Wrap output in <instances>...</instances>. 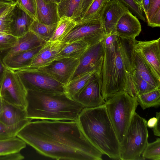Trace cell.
Wrapping results in <instances>:
<instances>
[{"label":"cell","instance_id":"cell-29","mask_svg":"<svg viewBox=\"0 0 160 160\" xmlns=\"http://www.w3.org/2000/svg\"><path fill=\"white\" fill-rule=\"evenodd\" d=\"M110 0H93L86 12L76 23L101 18L104 8Z\"/></svg>","mask_w":160,"mask_h":160},{"label":"cell","instance_id":"cell-1","mask_svg":"<svg viewBox=\"0 0 160 160\" xmlns=\"http://www.w3.org/2000/svg\"><path fill=\"white\" fill-rule=\"evenodd\" d=\"M16 136L40 154L53 159L102 160V154L86 138L76 121H31Z\"/></svg>","mask_w":160,"mask_h":160},{"label":"cell","instance_id":"cell-14","mask_svg":"<svg viewBox=\"0 0 160 160\" xmlns=\"http://www.w3.org/2000/svg\"><path fill=\"white\" fill-rule=\"evenodd\" d=\"M128 10V9L118 0H110L107 3L101 17L105 35L114 34L118 21Z\"/></svg>","mask_w":160,"mask_h":160},{"label":"cell","instance_id":"cell-43","mask_svg":"<svg viewBox=\"0 0 160 160\" xmlns=\"http://www.w3.org/2000/svg\"><path fill=\"white\" fill-rule=\"evenodd\" d=\"M150 0H142L141 8L142 11L145 15V18L147 16L149 9Z\"/></svg>","mask_w":160,"mask_h":160},{"label":"cell","instance_id":"cell-2","mask_svg":"<svg viewBox=\"0 0 160 160\" xmlns=\"http://www.w3.org/2000/svg\"><path fill=\"white\" fill-rule=\"evenodd\" d=\"M132 40L112 34L105 35L102 40L104 53L101 90L105 101L118 92L125 91L127 64Z\"/></svg>","mask_w":160,"mask_h":160},{"label":"cell","instance_id":"cell-8","mask_svg":"<svg viewBox=\"0 0 160 160\" xmlns=\"http://www.w3.org/2000/svg\"><path fill=\"white\" fill-rule=\"evenodd\" d=\"M105 35L101 18L77 23L61 41L69 43L82 41L91 46L102 41Z\"/></svg>","mask_w":160,"mask_h":160},{"label":"cell","instance_id":"cell-23","mask_svg":"<svg viewBox=\"0 0 160 160\" xmlns=\"http://www.w3.org/2000/svg\"><path fill=\"white\" fill-rule=\"evenodd\" d=\"M82 0H61L58 4V11L60 19L66 17L72 19L76 22L78 21Z\"/></svg>","mask_w":160,"mask_h":160},{"label":"cell","instance_id":"cell-28","mask_svg":"<svg viewBox=\"0 0 160 160\" xmlns=\"http://www.w3.org/2000/svg\"><path fill=\"white\" fill-rule=\"evenodd\" d=\"M58 23L46 25L34 20L29 28V31L34 33L47 42L50 41L56 28Z\"/></svg>","mask_w":160,"mask_h":160},{"label":"cell","instance_id":"cell-20","mask_svg":"<svg viewBox=\"0 0 160 160\" xmlns=\"http://www.w3.org/2000/svg\"><path fill=\"white\" fill-rule=\"evenodd\" d=\"M132 58L136 73L150 84L160 88V79L158 78L150 65L135 50L134 46L132 52Z\"/></svg>","mask_w":160,"mask_h":160},{"label":"cell","instance_id":"cell-38","mask_svg":"<svg viewBox=\"0 0 160 160\" xmlns=\"http://www.w3.org/2000/svg\"><path fill=\"white\" fill-rule=\"evenodd\" d=\"M24 158V157L20 152L0 156V160H21Z\"/></svg>","mask_w":160,"mask_h":160},{"label":"cell","instance_id":"cell-13","mask_svg":"<svg viewBox=\"0 0 160 160\" xmlns=\"http://www.w3.org/2000/svg\"><path fill=\"white\" fill-rule=\"evenodd\" d=\"M134 48L150 65L160 79V38L148 41L136 40Z\"/></svg>","mask_w":160,"mask_h":160},{"label":"cell","instance_id":"cell-46","mask_svg":"<svg viewBox=\"0 0 160 160\" xmlns=\"http://www.w3.org/2000/svg\"><path fill=\"white\" fill-rule=\"evenodd\" d=\"M4 100L0 96V115L3 109Z\"/></svg>","mask_w":160,"mask_h":160},{"label":"cell","instance_id":"cell-16","mask_svg":"<svg viewBox=\"0 0 160 160\" xmlns=\"http://www.w3.org/2000/svg\"><path fill=\"white\" fill-rule=\"evenodd\" d=\"M67 44L60 42H47L33 58L29 66L22 69H35L48 64L55 59Z\"/></svg>","mask_w":160,"mask_h":160},{"label":"cell","instance_id":"cell-26","mask_svg":"<svg viewBox=\"0 0 160 160\" xmlns=\"http://www.w3.org/2000/svg\"><path fill=\"white\" fill-rule=\"evenodd\" d=\"M26 144L17 136L0 140V156L20 152L26 147Z\"/></svg>","mask_w":160,"mask_h":160},{"label":"cell","instance_id":"cell-21","mask_svg":"<svg viewBox=\"0 0 160 160\" xmlns=\"http://www.w3.org/2000/svg\"><path fill=\"white\" fill-rule=\"evenodd\" d=\"M42 46L4 57L2 61L8 68L14 71L25 68L29 66L33 58Z\"/></svg>","mask_w":160,"mask_h":160},{"label":"cell","instance_id":"cell-40","mask_svg":"<svg viewBox=\"0 0 160 160\" xmlns=\"http://www.w3.org/2000/svg\"><path fill=\"white\" fill-rule=\"evenodd\" d=\"M93 0H82L79 12V19L78 21L80 19L86 12Z\"/></svg>","mask_w":160,"mask_h":160},{"label":"cell","instance_id":"cell-48","mask_svg":"<svg viewBox=\"0 0 160 160\" xmlns=\"http://www.w3.org/2000/svg\"><path fill=\"white\" fill-rule=\"evenodd\" d=\"M136 3L139 5L141 8L142 0H133Z\"/></svg>","mask_w":160,"mask_h":160},{"label":"cell","instance_id":"cell-7","mask_svg":"<svg viewBox=\"0 0 160 160\" xmlns=\"http://www.w3.org/2000/svg\"><path fill=\"white\" fill-rule=\"evenodd\" d=\"M15 71L27 90L52 93L65 92L64 85L43 72L29 69Z\"/></svg>","mask_w":160,"mask_h":160},{"label":"cell","instance_id":"cell-33","mask_svg":"<svg viewBox=\"0 0 160 160\" xmlns=\"http://www.w3.org/2000/svg\"><path fill=\"white\" fill-rule=\"evenodd\" d=\"M17 3L34 20H37L36 0H17Z\"/></svg>","mask_w":160,"mask_h":160},{"label":"cell","instance_id":"cell-44","mask_svg":"<svg viewBox=\"0 0 160 160\" xmlns=\"http://www.w3.org/2000/svg\"><path fill=\"white\" fill-rule=\"evenodd\" d=\"M157 120V119L156 117H154L149 119L147 122V127L150 128H152L156 124Z\"/></svg>","mask_w":160,"mask_h":160},{"label":"cell","instance_id":"cell-15","mask_svg":"<svg viewBox=\"0 0 160 160\" xmlns=\"http://www.w3.org/2000/svg\"><path fill=\"white\" fill-rule=\"evenodd\" d=\"M141 30L138 18L128 10L122 15L118 21L114 34L122 38L135 39Z\"/></svg>","mask_w":160,"mask_h":160},{"label":"cell","instance_id":"cell-4","mask_svg":"<svg viewBox=\"0 0 160 160\" xmlns=\"http://www.w3.org/2000/svg\"><path fill=\"white\" fill-rule=\"evenodd\" d=\"M28 118L50 120L76 121L84 108L65 92L52 93L27 90Z\"/></svg>","mask_w":160,"mask_h":160},{"label":"cell","instance_id":"cell-36","mask_svg":"<svg viewBox=\"0 0 160 160\" xmlns=\"http://www.w3.org/2000/svg\"><path fill=\"white\" fill-rule=\"evenodd\" d=\"M12 9L0 17V35L10 34V24L12 21Z\"/></svg>","mask_w":160,"mask_h":160},{"label":"cell","instance_id":"cell-41","mask_svg":"<svg viewBox=\"0 0 160 160\" xmlns=\"http://www.w3.org/2000/svg\"><path fill=\"white\" fill-rule=\"evenodd\" d=\"M8 68L3 63L0 57V88L5 78Z\"/></svg>","mask_w":160,"mask_h":160},{"label":"cell","instance_id":"cell-11","mask_svg":"<svg viewBox=\"0 0 160 160\" xmlns=\"http://www.w3.org/2000/svg\"><path fill=\"white\" fill-rule=\"evenodd\" d=\"M79 63V59L66 58L54 59L35 69L51 77L64 85L70 81Z\"/></svg>","mask_w":160,"mask_h":160},{"label":"cell","instance_id":"cell-25","mask_svg":"<svg viewBox=\"0 0 160 160\" xmlns=\"http://www.w3.org/2000/svg\"><path fill=\"white\" fill-rule=\"evenodd\" d=\"M95 74H96V73L95 71L89 72L71 80L64 86L65 92L72 99L80 92Z\"/></svg>","mask_w":160,"mask_h":160},{"label":"cell","instance_id":"cell-35","mask_svg":"<svg viewBox=\"0 0 160 160\" xmlns=\"http://www.w3.org/2000/svg\"><path fill=\"white\" fill-rule=\"evenodd\" d=\"M122 3L137 18L144 22H146L143 11L141 7L133 0H118Z\"/></svg>","mask_w":160,"mask_h":160},{"label":"cell","instance_id":"cell-30","mask_svg":"<svg viewBox=\"0 0 160 160\" xmlns=\"http://www.w3.org/2000/svg\"><path fill=\"white\" fill-rule=\"evenodd\" d=\"M136 99L142 108L144 110L160 105V88H157L148 92L137 95Z\"/></svg>","mask_w":160,"mask_h":160},{"label":"cell","instance_id":"cell-9","mask_svg":"<svg viewBox=\"0 0 160 160\" xmlns=\"http://www.w3.org/2000/svg\"><path fill=\"white\" fill-rule=\"evenodd\" d=\"M27 90L15 71L8 69L0 88V96L5 102L26 109Z\"/></svg>","mask_w":160,"mask_h":160},{"label":"cell","instance_id":"cell-37","mask_svg":"<svg viewBox=\"0 0 160 160\" xmlns=\"http://www.w3.org/2000/svg\"><path fill=\"white\" fill-rule=\"evenodd\" d=\"M18 38L10 34L0 35V51L5 50L14 46Z\"/></svg>","mask_w":160,"mask_h":160},{"label":"cell","instance_id":"cell-31","mask_svg":"<svg viewBox=\"0 0 160 160\" xmlns=\"http://www.w3.org/2000/svg\"><path fill=\"white\" fill-rule=\"evenodd\" d=\"M148 25L152 28L160 27V0H150L147 16Z\"/></svg>","mask_w":160,"mask_h":160},{"label":"cell","instance_id":"cell-39","mask_svg":"<svg viewBox=\"0 0 160 160\" xmlns=\"http://www.w3.org/2000/svg\"><path fill=\"white\" fill-rule=\"evenodd\" d=\"M16 3H11L0 1V17L12 9Z\"/></svg>","mask_w":160,"mask_h":160},{"label":"cell","instance_id":"cell-10","mask_svg":"<svg viewBox=\"0 0 160 160\" xmlns=\"http://www.w3.org/2000/svg\"><path fill=\"white\" fill-rule=\"evenodd\" d=\"M102 40L89 46L79 58L78 65L70 81L93 71L101 77L104 53Z\"/></svg>","mask_w":160,"mask_h":160},{"label":"cell","instance_id":"cell-3","mask_svg":"<svg viewBox=\"0 0 160 160\" xmlns=\"http://www.w3.org/2000/svg\"><path fill=\"white\" fill-rule=\"evenodd\" d=\"M76 121L86 138L102 154L120 160V143L105 104L96 107L84 108Z\"/></svg>","mask_w":160,"mask_h":160},{"label":"cell","instance_id":"cell-24","mask_svg":"<svg viewBox=\"0 0 160 160\" xmlns=\"http://www.w3.org/2000/svg\"><path fill=\"white\" fill-rule=\"evenodd\" d=\"M89 46L87 43L81 40L68 43L57 54L55 59L66 58L79 59Z\"/></svg>","mask_w":160,"mask_h":160},{"label":"cell","instance_id":"cell-17","mask_svg":"<svg viewBox=\"0 0 160 160\" xmlns=\"http://www.w3.org/2000/svg\"><path fill=\"white\" fill-rule=\"evenodd\" d=\"M47 42L32 32L29 31L23 35L18 38L17 43L13 47L0 51V57L2 59L4 57L43 46Z\"/></svg>","mask_w":160,"mask_h":160},{"label":"cell","instance_id":"cell-47","mask_svg":"<svg viewBox=\"0 0 160 160\" xmlns=\"http://www.w3.org/2000/svg\"><path fill=\"white\" fill-rule=\"evenodd\" d=\"M0 1L11 3H16L17 2V0H0Z\"/></svg>","mask_w":160,"mask_h":160},{"label":"cell","instance_id":"cell-42","mask_svg":"<svg viewBox=\"0 0 160 160\" xmlns=\"http://www.w3.org/2000/svg\"><path fill=\"white\" fill-rule=\"evenodd\" d=\"M156 117L157 120L156 124L153 128V131L154 135L157 136H160V112H156Z\"/></svg>","mask_w":160,"mask_h":160},{"label":"cell","instance_id":"cell-5","mask_svg":"<svg viewBox=\"0 0 160 160\" xmlns=\"http://www.w3.org/2000/svg\"><path fill=\"white\" fill-rule=\"evenodd\" d=\"M109 118L120 144L122 141L138 103L126 92H118L105 103Z\"/></svg>","mask_w":160,"mask_h":160},{"label":"cell","instance_id":"cell-45","mask_svg":"<svg viewBox=\"0 0 160 160\" xmlns=\"http://www.w3.org/2000/svg\"><path fill=\"white\" fill-rule=\"evenodd\" d=\"M45 2L47 3H56L58 4L61 1V0H43Z\"/></svg>","mask_w":160,"mask_h":160},{"label":"cell","instance_id":"cell-34","mask_svg":"<svg viewBox=\"0 0 160 160\" xmlns=\"http://www.w3.org/2000/svg\"><path fill=\"white\" fill-rule=\"evenodd\" d=\"M24 126L8 127L0 121V140L16 136L18 132Z\"/></svg>","mask_w":160,"mask_h":160},{"label":"cell","instance_id":"cell-27","mask_svg":"<svg viewBox=\"0 0 160 160\" xmlns=\"http://www.w3.org/2000/svg\"><path fill=\"white\" fill-rule=\"evenodd\" d=\"M76 24L72 18L66 17L60 18L50 42H61Z\"/></svg>","mask_w":160,"mask_h":160},{"label":"cell","instance_id":"cell-18","mask_svg":"<svg viewBox=\"0 0 160 160\" xmlns=\"http://www.w3.org/2000/svg\"><path fill=\"white\" fill-rule=\"evenodd\" d=\"M0 121L8 127L24 126L30 121L27 118L26 109L4 100Z\"/></svg>","mask_w":160,"mask_h":160},{"label":"cell","instance_id":"cell-6","mask_svg":"<svg viewBox=\"0 0 160 160\" xmlns=\"http://www.w3.org/2000/svg\"><path fill=\"white\" fill-rule=\"evenodd\" d=\"M147 122L136 112L134 114L120 144L121 160H145L142 155L148 142Z\"/></svg>","mask_w":160,"mask_h":160},{"label":"cell","instance_id":"cell-12","mask_svg":"<svg viewBox=\"0 0 160 160\" xmlns=\"http://www.w3.org/2000/svg\"><path fill=\"white\" fill-rule=\"evenodd\" d=\"M100 76L95 74L73 99L84 108H94L104 104L105 101L101 93Z\"/></svg>","mask_w":160,"mask_h":160},{"label":"cell","instance_id":"cell-22","mask_svg":"<svg viewBox=\"0 0 160 160\" xmlns=\"http://www.w3.org/2000/svg\"><path fill=\"white\" fill-rule=\"evenodd\" d=\"M37 20L46 25L58 22L60 19L56 3H47L43 0H36Z\"/></svg>","mask_w":160,"mask_h":160},{"label":"cell","instance_id":"cell-19","mask_svg":"<svg viewBox=\"0 0 160 160\" xmlns=\"http://www.w3.org/2000/svg\"><path fill=\"white\" fill-rule=\"evenodd\" d=\"M12 22L10 24V34L20 37L29 31V28L34 20L20 7L17 2L11 11Z\"/></svg>","mask_w":160,"mask_h":160},{"label":"cell","instance_id":"cell-32","mask_svg":"<svg viewBox=\"0 0 160 160\" xmlns=\"http://www.w3.org/2000/svg\"><path fill=\"white\" fill-rule=\"evenodd\" d=\"M144 159L160 160V138L152 142H148L142 154Z\"/></svg>","mask_w":160,"mask_h":160}]
</instances>
